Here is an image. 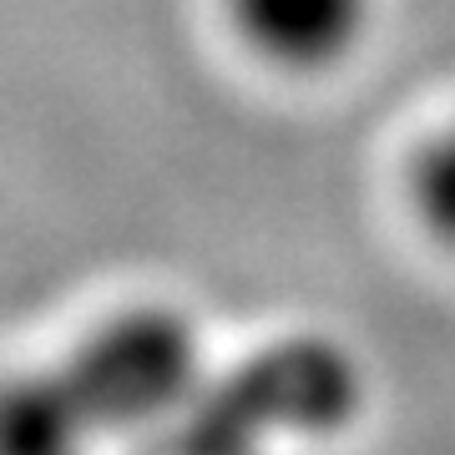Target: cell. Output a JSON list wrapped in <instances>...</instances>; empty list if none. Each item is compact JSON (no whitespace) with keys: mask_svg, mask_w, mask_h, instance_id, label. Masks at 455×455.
I'll return each instance as SVG.
<instances>
[{"mask_svg":"<svg viewBox=\"0 0 455 455\" xmlns=\"http://www.w3.org/2000/svg\"><path fill=\"white\" fill-rule=\"evenodd\" d=\"M193 329L167 309H127L82 339L66 395L82 420L137 425L178 405L193 379Z\"/></svg>","mask_w":455,"mask_h":455,"instance_id":"cell-1","label":"cell"},{"mask_svg":"<svg viewBox=\"0 0 455 455\" xmlns=\"http://www.w3.org/2000/svg\"><path fill=\"white\" fill-rule=\"evenodd\" d=\"M233 41L278 76H329L364 51L379 0H223Z\"/></svg>","mask_w":455,"mask_h":455,"instance_id":"cell-2","label":"cell"},{"mask_svg":"<svg viewBox=\"0 0 455 455\" xmlns=\"http://www.w3.org/2000/svg\"><path fill=\"white\" fill-rule=\"evenodd\" d=\"M405 203L425 238L455 259V107L440 112L410 152Z\"/></svg>","mask_w":455,"mask_h":455,"instance_id":"cell-3","label":"cell"}]
</instances>
